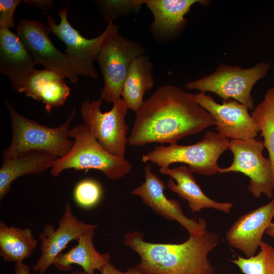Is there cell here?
Masks as SVG:
<instances>
[{
  "label": "cell",
  "mask_w": 274,
  "mask_h": 274,
  "mask_svg": "<svg viewBox=\"0 0 274 274\" xmlns=\"http://www.w3.org/2000/svg\"><path fill=\"white\" fill-rule=\"evenodd\" d=\"M17 35L35 64L50 70L72 83L78 82L67 55L53 45L49 27L36 20L23 19L16 27Z\"/></svg>",
  "instance_id": "11"
},
{
  "label": "cell",
  "mask_w": 274,
  "mask_h": 274,
  "mask_svg": "<svg viewBox=\"0 0 274 274\" xmlns=\"http://www.w3.org/2000/svg\"><path fill=\"white\" fill-rule=\"evenodd\" d=\"M57 159L50 153L33 151L3 161L0 168V200L10 192L11 184L17 178L51 168Z\"/></svg>",
  "instance_id": "21"
},
{
  "label": "cell",
  "mask_w": 274,
  "mask_h": 274,
  "mask_svg": "<svg viewBox=\"0 0 274 274\" xmlns=\"http://www.w3.org/2000/svg\"><path fill=\"white\" fill-rule=\"evenodd\" d=\"M263 138L264 147L269 154L274 178V87L268 89L263 100L251 114Z\"/></svg>",
  "instance_id": "24"
},
{
  "label": "cell",
  "mask_w": 274,
  "mask_h": 274,
  "mask_svg": "<svg viewBox=\"0 0 274 274\" xmlns=\"http://www.w3.org/2000/svg\"><path fill=\"white\" fill-rule=\"evenodd\" d=\"M35 65L18 35L0 28V73L9 78L16 92L22 93Z\"/></svg>",
  "instance_id": "16"
},
{
  "label": "cell",
  "mask_w": 274,
  "mask_h": 274,
  "mask_svg": "<svg viewBox=\"0 0 274 274\" xmlns=\"http://www.w3.org/2000/svg\"><path fill=\"white\" fill-rule=\"evenodd\" d=\"M144 172L145 181L132 190V194L140 196L143 202L157 215L168 221L178 222L189 235L199 236L207 230V223L205 220L186 217L178 200L168 199L165 196L164 190L167 186L163 181L152 172L150 165L145 166Z\"/></svg>",
  "instance_id": "13"
},
{
  "label": "cell",
  "mask_w": 274,
  "mask_h": 274,
  "mask_svg": "<svg viewBox=\"0 0 274 274\" xmlns=\"http://www.w3.org/2000/svg\"><path fill=\"white\" fill-rule=\"evenodd\" d=\"M274 217V198L268 203L241 216L226 231L229 244L247 258L255 255Z\"/></svg>",
  "instance_id": "15"
},
{
  "label": "cell",
  "mask_w": 274,
  "mask_h": 274,
  "mask_svg": "<svg viewBox=\"0 0 274 274\" xmlns=\"http://www.w3.org/2000/svg\"><path fill=\"white\" fill-rule=\"evenodd\" d=\"M104 19L106 21L113 20L129 12L140 9L142 5L141 0L96 1Z\"/></svg>",
  "instance_id": "27"
},
{
  "label": "cell",
  "mask_w": 274,
  "mask_h": 274,
  "mask_svg": "<svg viewBox=\"0 0 274 274\" xmlns=\"http://www.w3.org/2000/svg\"><path fill=\"white\" fill-rule=\"evenodd\" d=\"M259 248V252L251 257L238 255L230 261L244 274H274V247L262 241Z\"/></svg>",
  "instance_id": "25"
},
{
  "label": "cell",
  "mask_w": 274,
  "mask_h": 274,
  "mask_svg": "<svg viewBox=\"0 0 274 274\" xmlns=\"http://www.w3.org/2000/svg\"><path fill=\"white\" fill-rule=\"evenodd\" d=\"M103 100H85L81 107L84 124L109 153L125 159L128 126L125 122L128 108L122 98L114 101L110 111L103 113Z\"/></svg>",
  "instance_id": "8"
},
{
  "label": "cell",
  "mask_w": 274,
  "mask_h": 274,
  "mask_svg": "<svg viewBox=\"0 0 274 274\" xmlns=\"http://www.w3.org/2000/svg\"><path fill=\"white\" fill-rule=\"evenodd\" d=\"M265 233L274 238V223L271 222L267 228Z\"/></svg>",
  "instance_id": "32"
},
{
  "label": "cell",
  "mask_w": 274,
  "mask_h": 274,
  "mask_svg": "<svg viewBox=\"0 0 274 274\" xmlns=\"http://www.w3.org/2000/svg\"><path fill=\"white\" fill-rule=\"evenodd\" d=\"M38 246V241L29 228L9 226L0 222V255L4 260L22 262L30 256Z\"/></svg>",
  "instance_id": "23"
},
{
  "label": "cell",
  "mask_w": 274,
  "mask_h": 274,
  "mask_svg": "<svg viewBox=\"0 0 274 274\" xmlns=\"http://www.w3.org/2000/svg\"><path fill=\"white\" fill-rule=\"evenodd\" d=\"M100 274H144L136 267L130 268L125 271L117 269L110 262L107 263L100 270Z\"/></svg>",
  "instance_id": "29"
},
{
  "label": "cell",
  "mask_w": 274,
  "mask_h": 274,
  "mask_svg": "<svg viewBox=\"0 0 274 274\" xmlns=\"http://www.w3.org/2000/svg\"><path fill=\"white\" fill-rule=\"evenodd\" d=\"M102 189L99 184L92 179H85L80 181L74 190V198L76 203L83 209H91L100 201Z\"/></svg>",
  "instance_id": "26"
},
{
  "label": "cell",
  "mask_w": 274,
  "mask_h": 274,
  "mask_svg": "<svg viewBox=\"0 0 274 274\" xmlns=\"http://www.w3.org/2000/svg\"><path fill=\"white\" fill-rule=\"evenodd\" d=\"M151 11L154 21L150 31L160 43H166L180 32L185 24V16L192 6L207 4L202 0H141Z\"/></svg>",
  "instance_id": "17"
},
{
  "label": "cell",
  "mask_w": 274,
  "mask_h": 274,
  "mask_svg": "<svg viewBox=\"0 0 274 274\" xmlns=\"http://www.w3.org/2000/svg\"><path fill=\"white\" fill-rule=\"evenodd\" d=\"M69 137L74 144L63 157L55 161L50 169L53 177L70 168L76 170L95 169L101 171L108 178L117 180L128 175L132 164L107 151L85 124H79L70 129Z\"/></svg>",
  "instance_id": "4"
},
{
  "label": "cell",
  "mask_w": 274,
  "mask_h": 274,
  "mask_svg": "<svg viewBox=\"0 0 274 274\" xmlns=\"http://www.w3.org/2000/svg\"><path fill=\"white\" fill-rule=\"evenodd\" d=\"M196 102L213 117L216 129L222 136L233 140H249L260 130L248 108L235 100L217 102L210 95L199 92L194 94Z\"/></svg>",
  "instance_id": "12"
},
{
  "label": "cell",
  "mask_w": 274,
  "mask_h": 274,
  "mask_svg": "<svg viewBox=\"0 0 274 274\" xmlns=\"http://www.w3.org/2000/svg\"><path fill=\"white\" fill-rule=\"evenodd\" d=\"M30 267L22 262L15 263L14 265V274H30Z\"/></svg>",
  "instance_id": "31"
},
{
  "label": "cell",
  "mask_w": 274,
  "mask_h": 274,
  "mask_svg": "<svg viewBox=\"0 0 274 274\" xmlns=\"http://www.w3.org/2000/svg\"><path fill=\"white\" fill-rule=\"evenodd\" d=\"M263 142L253 139L249 140L229 141L228 149L233 155V162L226 168H220V174L239 172L250 178L248 190L256 198L262 194L269 198L274 194V178L269 158L264 157Z\"/></svg>",
  "instance_id": "9"
},
{
  "label": "cell",
  "mask_w": 274,
  "mask_h": 274,
  "mask_svg": "<svg viewBox=\"0 0 274 274\" xmlns=\"http://www.w3.org/2000/svg\"><path fill=\"white\" fill-rule=\"evenodd\" d=\"M20 0L0 1V28H13L15 27L14 13Z\"/></svg>",
  "instance_id": "28"
},
{
  "label": "cell",
  "mask_w": 274,
  "mask_h": 274,
  "mask_svg": "<svg viewBox=\"0 0 274 274\" xmlns=\"http://www.w3.org/2000/svg\"><path fill=\"white\" fill-rule=\"evenodd\" d=\"M68 274H88L84 271H75L70 272Z\"/></svg>",
  "instance_id": "33"
},
{
  "label": "cell",
  "mask_w": 274,
  "mask_h": 274,
  "mask_svg": "<svg viewBox=\"0 0 274 274\" xmlns=\"http://www.w3.org/2000/svg\"><path fill=\"white\" fill-rule=\"evenodd\" d=\"M95 225L79 220L74 215L70 202H66L57 227L47 224L40 233L41 254L32 269L44 274L70 242L77 241L83 233Z\"/></svg>",
  "instance_id": "14"
},
{
  "label": "cell",
  "mask_w": 274,
  "mask_h": 274,
  "mask_svg": "<svg viewBox=\"0 0 274 274\" xmlns=\"http://www.w3.org/2000/svg\"><path fill=\"white\" fill-rule=\"evenodd\" d=\"M26 5L35 7L43 11H47L53 6V1L50 0H24L22 1Z\"/></svg>",
  "instance_id": "30"
},
{
  "label": "cell",
  "mask_w": 274,
  "mask_h": 274,
  "mask_svg": "<svg viewBox=\"0 0 274 274\" xmlns=\"http://www.w3.org/2000/svg\"><path fill=\"white\" fill-rule=\"evenodd\" d=\"M57 12L60 18L58 25L51 16L46 15L47 25L51 32L65 44V53L67 55L74 72L78 76L96 79L98 74L93 62L96 61L103 45L119 34V26L109 21L101 34L94 38L87 39L69 22L67 6Z\"/></svg>",
  "instance_id": "7"
},
{
  "label": "cell",
  "mask_w": 274,
  "mask_h": 274,
  "mask_svg": "<svg viewBox=\"0 0 274 274\" xmlns=\"http://www.w3.org/2000/svg\"><path fill=\"white\" fill-rule=\"evenodd\" d=\"M229 141L218 132L207 131L200 141L192 145L156 146L143 155L141 160L152 162L160 167L183 163L188 165L193 173L211 176L218 173L220 167L218 160L228 149Z\"/></svg>",
  "instance_id": "5"
},
{
  "label": "cell",
  "mask_w": 274,
  "mask_h": 274,
  "mask_svg": "<svg viewBox=\"0 0 274 274\" xmlns=\"http://www.w3.org/2000/svg\"><path fill=\"white\" fill-rule=\"evenodd\" d=\"M219 242L217 233L208 230L178 244L146 242L139 231L124 236V244L140 257L135 267L144 274H215L208 255Z\"/></svg>",
  "instance_id": "2"
},
{
  "label": "cell",
  "mask_w": 274,
  "mask_h": 274,
  "mask_svg": "<svg viewBox=\"0 0 274 274\" xmlns=\"http://www.w3.org/2000/svg\"><path fill=\"white\" fill-rule=\"evenodd\" d=\"M97 225L83 233L77 240L76 246L65 253H60L55 259L53 265L58 270L67 271L72 269V265H79L85 272L94 274L110 262V255L100 253L93 245V237Z\"/></svg>",
  "instance_id": "20"
},
{
  "label": "cell",
  "mask_w": 274,
  "mask_h": 274,
  "mask_svg": "<svg viewBox=\"0 0 274 274\" xmlns=\"http://www.w3.org/2000/svg\"><path fill=\"white\" fill-rule=\"evenodd\" d=\"M135 113L128 137L130 146L177 144L185 137L216 125L210 114L196 102L194 94L172 85L158 87Z\"/></svg>",
  "instance_id": "1"
},
{
  "label": "cell",
  "mask_w": 274,
  "mask_h": 274,
  "mask_svg": "<svg viewBox=\"0 0 274 274\" xmlns=\"http://www.w3.org/2000/svg\"><path fill=\"white\" fill-rule=\"evenodd\" d=\"M153 65L148 56H140L130 63L121 92L128 109L137 111L145 100L146 92L153 87Z\"/></svg>",
  "instance_id": "22"
},
{
  "label": "cell",
  "mask_w": 274,
  "mask_h": 274,
  "mask_svg": "<svg viewBox=\"0 0 274 274\" xmlns=\"http://www.w3.org/2000/svg\"><path fill=\"white\" fill-rule=\"evenodd\" d=\"M159 172L171 177L167 181V187L186 200L192 212L211 208L227 214L230 213L232 203L218 202L207 196L197 183L193 172L187 165L182 164L172 168L160 167Z\"/></svg>",
  "instance_id": "18"
},
{
  "label": "cell",
  "mask_w": 274,
  "mask_h": 274,
  "mask_svg": "<svg viewBox=\"0 0 274 274\" xmlns=\"http://www.w3.org/2000/svg\"><path fill=\"white\" fill-rule=\"evenodd\" d=\"M145 52L141 43L120 34L103 45L96 61L104 80L101 92L103 100L113 103L120 98L130 63Z\"/></svg>",
  "instance_id": "10"
},
{
  "label": "cell",
  "mask_w": 274,
  "mask_h": 274,
  "mask_svg": "<svg viewBox=\"0 0 274 274\" xmlns=\"http://www.w3.org/2000/svg\"><path fill=\"white\" fill-rule=\"evenodd\" d=\"M22 92L37 101H42L46 112L49 113L53 108L64 104L70 94V88L64 78L55 73L45 68L35 69Z\"/></svg>",
  "instance_id": "19"
},
{
  "label": "cell",
  "mask_w": 274,
  "mask_h": 274,
  "mask_svg": "<svg viewBox=\"0 0 274 274\" xmlns=\"http://www.w3.org/2000/svg\"><path fill=\"white\" fill-rule=\"evenodd\" d=\"M5 101L10 114L12 137L9 146L2 152L3 161L33 151L47 152L60 158L71 150L74 141L69 139L68 134L76 109L63 124L52 128L20 114L7 98Z\"/></svg>",
  "instance_id": "3"
},
{
  "label": "cell",
  "mask_w": 274,
  "mask_h": 274,
  "mask_svg": "<svg viewBox=\"0 0 274 274\" xmlns=\"http://www.w3.org/2000/svg\"><path fill=\"white\" fill-rule=\"evenodd\" d=\"M270 67V64L266 62H258L247 68L221 63L212 74L187 82L185 86L201 93L213 92L222 101L233 99L251 110L254 108L252 89L258 81L266 76Z\"/></svg>",
  "instance_id": "6"
}]
</instances>
